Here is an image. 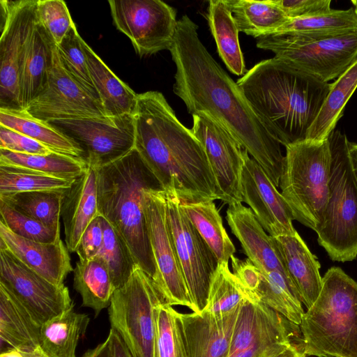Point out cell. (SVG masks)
Wrapping results in <instances>:
<instances>
[{"mask_svg":"<svg viewBox=\"0 0 357 357\" xmlns=\"http://www.w3.org/2000/svg\"><path fill=\"white\" fill-rule=\"evenodd\" d=\"M193 135L202 144L215 178L218 199L242 203L244 149L222 126L205 113L193 114Z\"/></svg>","mask_w":357,"mask_h":357,"instance_id":"cell-15","label":"cell"},{"mask_svg":"<svg viewBox=\"0 0 357 357\" xmlns=\"http://www.w3.org/2000/svg\"><path fill=\"white\" fill-rule=\"evenodd\" d=\"M0 109H23L20 79L38 23L37 0H1Z\"/></svg>","mask_w":357,"mask_h":357,"instance_id":"cell-10","label":"cell"},{"mask_svg":"<svg viewBox=\"0 0 357 357\" xmlns=\"http://www.w3.org/2000/svg\"><path fill=\"white\" fill-rule=\"evenodd\" d=\"M25 109L33 116L47 122L106 116L100 99L64 68L56 47L47 87Z\"/></svg>","mask_w":357,"mask_h":357,"instance_id":"cell-16","label":"cell"},{"mask_svg":"<svg viewBox=\"0 0 357 357\" xmlns=\"http://www.w3.org/2000/svg\"><path fill=\"white\" fill-rule=\"evenodd\" d=\"M275 238L289 278L302 303L308 309L322 287L320 264L297 231Z\"/></svg>","mask_w":357,"mask_h":357,"instance_id":"cell-23","label":"cell"},{"mask_svg":"<svg viewBox=\"0 0 357 357\" xmlns=\"http://www.w3.org/2000/svg\"><path fill=\"white\" fill-rule=\"evenodd\" d=\"M55 47L54 40L38 20L20 79V99L23 109L47 89Z\"/></svg>","mask_w":357,"mask_h":357,"instance_id":"cell-24","label":"cell"},{"mask_svg":"<svg viewBox=\"0 0 357 357\" xmlns=\"http://www.w3.org/2000/svg\"><path fill=\"white\" fill-rule=\"evenodd\" d=\"M73 275V287L81 296L82 306L91 308L96 317L108 308L115 289L107 265L101 257L79 259Z\"/></svg>","mask_w":357,"mask_h":357,"instance_id":"cell-29","label":"cell"},{"mask_svg":"<svg viewBox=\"0 0 357 357\" xmlns=\"http://www.w3.org/2000/svg\"><path fill=\"white\" fill-rule=\"evenodd\" d=\"M357 31V15L354 8L329 11L300 18L289 19L272 33H293L305 35L345 33ZM266 36V35H265Z\"/></svg>","mask_w":357,"mask_h":357,"instance_id":"cell-37","label":"cell"},{"mask_svg":"<svg viewBox=\"0 0 357 357\" xmlns=\"http://www.w3.org/2000/svg\"><path fill=\"white\" fill-rule=\"evenodd\" d=\"M83 47L89 73L107 116L132 114L137 93L121 81L86 42Z\"/></svg>","mask_w":357,"mask_h":357,"instance_id":"cell-25","label":"cell"},{"mask_svg":"<svg viewBox=\"0 0 357 357\" xmlns=\"http://www.w3.org/2000/svg\"><path fill=\"white\" fill-rule=\"evenodd\" d=\"M305 354L302 339L292 342L287 345L279 347L268 352L263 357H307Z\"/></svg>","mask_w":357,"mask_h":357,"instance_id":"cell-49","label":"cell"},{"mask_svg":"<svg viewBox=\"0 0 357 357\" xmlns=\"http://www.w3.org/2000/svg\"><path fill=\"white\" fill-rule=\"evenodd\" d=\"M102 223L103 243L98 255L106 262L116 290L127 282L137 265L126 243L103 217Z\"/></svg>","mask_w":357,"mask_h":357,"instance_id":"cell-39","label":"cell"},{"mask_svg":"<svg viewBox=\"0 0 357 357\" xmlns=\"http://www.w3.org/2000/svg\"><path fill=\"white\" fill-rule=\"evenodd\" d=\"M328 139L331 151L330 193L317 241L333 261H350L357 257V178L347 136L334 130Z\"/></svg>","mask_w":357,"mask_h":357,"instance_id":"cell-7","label":"cell"},{"mask_svg":"<svg viewBox=\"0 0 357 357\" xmlns=\"http://www.w3.org/2000/svg\"><path fill=\"white\" fill-rule=\"evenodd\" d=\"M286 154L279 187L294 219L317 233L329 197L331 151L328 139L292 144Z\"/></svg>","mask_w":357,"mask_h":357,"instance_id":"cell-6","label":"cell"},{"mask_svg":"<svg viewBox=\"0 0 357 357\" xmlns=\"http://www.w3.org/2000/svg\"><path fill=\"white\" fill-rule=\"evenodd\" d=\"M75 181L0 165V195L32 191L66 190L71 187Z\"/></svg>","mask_w":357,"mask_h":357,"instance_id":"cell-40","label":"cell"},{"mask_svg":"<svg viewBox=\"0 0 357 357\" xmlns=\"http://www.w3.org/2000/svg\"><path fill=\"white\" fill-rule=\"evenodd\" d=\"M116 29L140 56L169 50L176 31V10L160 0H109Z\"/></svg>","mask_w":357,"mask_h":357,"instance_id":"cell-13","label":"cell"},{"mask_svg":"<svg viewBox=\"0 0 357 357\" xmlns=\"http://www.w3.org/2000/svg\"><path fill=\"white\" fill-rule=\"evenodd\" d=\"M181 209L216 256L218 262H229L236 252L213 200L181 201Z\"/></svg>","mask_w":357,"mask_h":357,"instance_id":"cell-31","label":"cell"},{"mask_svg":"<svg viewBox=\"0 0 357 357\" xmlns=\"http://www.w3.org/2000/svg\"><path fill=\"white\" fill-rule=\"evenodd\" d=\"M0 126L25 135L54 152L84 159V152L77 143L26 109H0Z\"/></svg>","mask_w":357,"mask_h":357,"instance_id":"cell-28","label":"cell"},{"mask_svg":"<svg viewBox=\"0 0 357 357\" xmlns=\"http://www.w3.org/2000/svg\"><path fill=\"white\" fill-rule=\"evenodd\" d=\"M83 41L74 24L62 40L56 45V50L66 70L99 98L89 73Z\"/></svg>","mask_w":357,"mask_h":357,"instance_id":"cell-42","label":"cell"},{"mask_svg":"<svg viewBox=\"0 0 357 357\" xmlns=\"http://www.w3.org/2000/svg\"><path fill=\"white\" fill-rule=\"evenodd\" d=\"M82 357H110L108 337L96 347L87 350Z\"/></svg>","mask_w":357,"mask_h":357,"instance_id":"cell-52","label":"cell"},{"mask_svg":"<svg viewBox=\"0 0 357 357\" xmlns=\"http://www.w3.org/2000/svg\"><path fill=\"white\" fill-rule=\"evenodd\" d=\"M349 150L352 166L357 178V142H349Z\"/></svg>","mask_w":357,"mask_h":357,"instance_id":"cell-53","label":"cell"},{"mask_svg":"<svg viewBox=\"0 0 357 357\" xmlns=\"http://www.w3.org/2000/svg\"><path fill=\"white\" fill-rule=\"evenodd\" d=\"M178 314L165 302L156 306L155 357H188Z\"/></svg>","mask_w":357,"mask_h":357,"instance_id":"cell-41","label":"cell"},{"mask_svg":"<svg viewBox=\"0 0 357 357\" xmlns=\"http://www.w3.org/2000/svg\"><path fill=\"white\" fill-rule=\"evenodd\" d=\"M0 222L17 236L41 243H54L61 239L60 230L47 227L2 201H0Z\"/></svg>","mask_w":357,"mask_h":357,"instance_id":"cell-43","label":"cell"},{"mask_svg":"<svg viewBox=\"0 0 357 357\" xmlns=\"http://www.w3.org/2000/svg\"><path fill=\"white\" fill-rule=\"evenodd\" d=\"M143 203L148 237L155 265L153 281L166 303L172 306L183 305L197 312L169 231L165 190H145Z\"/></svg>","mask_w":357,"mask_h":357,"instance_id":"cell-12","label":"cell"},{"mask_svg":"<svg viewBox=\"0 0 357 357\" xmlns=\"http://www.w3.org/2000/svg\"><path fill=\"white\" fill-rule=\"evenodd\" d=\"M289 19L312 16L329 11L331 0H273Z\"/></svg>","mask_w":357,"mask_h":357,"instance_id":"cell-47","label":"cell"},{"mask_svg":"<svg viewBox=\"0 0 357 357\" xmlns=\"http://www.w3.org/2000/svg\"><path fill=\"white\" fill-rule=\"evenodd\" d=\"M301 338L299 326L289 322L264 335L248 348L231 353L227 357H263L268 352Z\"/></svg>","mask_w":357,"mask_h":357,"instance_id":"cell-45","label":"cell"},{"mask_svg":"<svg viewBox=\"0 0 357 357\" xmlns=\"http://www.w3.org/2000/svg\"><path fill=\"white\" fill-rule=\"evenodd\" d=\"M162 302L165 301L152 278L139 266L127 282L114 291L108 307L110 326L132 357H155V309Z\"/></svg>","mask_w":357,"mask_h":357,"instance_id":"cell-9","label":"cell"},{"mask_svg":"<svg viewBox=\"0 0 357 357\" xmlns=\"http://www.w3.org/2000/svg\"><path fill=\"white\" fill-rule=\"evenodd\" d=\"M0 248L9 250L26 266L53 284L61 287L73 271L69 251L63 241L41 243L17 236L0 222Z\"/></svg>","mask_w":357,"mask_h":357,"instance_id":"cell-20","label":"cell"},{"mask_svg":"<svg viewBox=\"0 0 357 357\" xmlns=\"http://www.w3.org/2000/svg\"><path fill=\"white\" fill-rule=\"evenodd\" d=\"M0 165L70 181L77 179L88 168L84 159L56 152L44 155L25 154L5 149H0Z\"/></svg>","mask_w":357,"mask_h":357,"instance_id":"cell-32","label":"cell"},{"mask_svg":"<svg viewBox=\"0 0 357 357\" xmlns=\"http://www.w3.org/2000/svg\"><path fill=\"white\" fill-rule=\"evenodd\" d=\"M236 84L267 130L284 146L307 139L331 86L274 57L257 63Z\"/></svg>","mask_w":357,"mask_h":357,"instance_id":"cell-3","label":"cell"},{"mask_svg":"<svg viewBox=\"0 0 357 357\" xmlns=\"http://www.w3.org/2000/svg\"><path fill=\"white\" fill-rule=\"evenodd\" d=\"M165 192L167 219L178 260L197 312H202L219 262L181 209L176 193Z\"/></svg>","mask_w":357,"mask_h":357,"instance_id":"cell-11","label":"cell"},{"mask_svg":"<svg viewBox=\"0 0 357 357\" xmlns=\"http://www.w3.org/2000/svg\"><path fill=\"white\" fill-rule=\"evenodd\" d=\"M74 303L43 323L40 345L50 357H77L76 349L88 328L90 318L75 310Z\"/></svg>","mask_w":357,"mask_h":357,"instance_id":"cell-27","label":"cell"},{"mask_svg":"<svg viewBox=\"0 0 357 357\" xmlns=\"http://www.w3.org/2000/svg\"><path fill=\"white\" fill-rule=\"evenodd\" d=\"M207 19L218 52L228 70L234 75L246 73L238 29L226 0L208 2Z\"/></svg>","mask_w":357,"mask_h":357,"instance_id":"cell-30","label":"cell"},{"mask_svg":"<svg viewBox=\"0 0 357 357\" xmlns=\"http://www.w3.org/2000/svg\"><path fill=\"white\" fill-rule=\"evenodd\" d=\"M0 149L25 154H49L52 151L38 141L0 126Z\"/></svg>","mask_w":357,"mask_h":357,"instance_id":"cell-46","label":"cell"},{"mask_svg":"<svg viewBox=\"0 0 357 357\" xmlns=\"http://www.w3.org/2000/svg\"><path fill=\"white\" fill-rule=\"evenodd\" d=\"M135 148L162 189L181 201L218 199L204 149L178 119L162 93L137 94L133 112Z\"/></svg>","mask_w":357,"mask_h":357,"instance_id":"cell-2","label":"cell"},{"mask_svg":"<svg viewBox=\"0 0 357 357\" xmlns=\"http://www.w3.org/2000/svg\"><path fill=\"white\" fill-rule=\"evenodd\" d=\"M258 48L323 82L337 79L357 59V31L305 35L272 33L257 38Z\"/></svg>","mask_w":357,"mask_h":357,"instance_id":"cell-8","label":"cell"},{"mask_svg":"<svg viewBox=\"0 0 357 357\" xmlns=\"http://www.w3.org/2000/svg\"><path fill=\"white\" fill-rule=\"evenodd\" d=\"M0 284L9 290L41 325L73 303L68 288L58 287L0 248Z\"/></svg>","mask_w":357,"mask_h":357,"instance_id":"cell-17","label":"cell"},{"mask_svg":"<svg viewBox=\"0 0 357 357\" xmlns=\"http://www.w3.org/2000/svg\"><path fill=\"white\" fill-rule=\"evenodd\" d=\"M49 123L81 146L88 166L94 169L116 161L135 148L133 114Z\"/></svg>","mask_w":357,"mask_h":357,"instance_id":"cell-14","label":"cell"},{"mask_svg":"<svg viewBox=\"0 0 357 357\" xmlns=\"http://www.w3.org/2000/svg\"><path fill=\"white\" fill-rule=\"evenodd\" d=\"M65 242L70 252H75L82 234L90 223L100 216L96 173L88 166L84 173L66 190L62 201Z\"/></svg>","mask_w":357,"mask_h":357,"instance_id":"cell-22","label":"cell"},{"mask_svg":"<svg viewBox=\"0 0 357 357\" xmlns=\"http://www.w3.org/2000/svg\"><path fill=\"white\" fill-rule=\"evenodd\" d=\"M238 31L255 38L267 35L289 18L273 0H226Z\"/></svg>","mask_w":357,"mask_h":357,"instance_id":"cell-34","label":"cell"},{"mask_svg":"<svg viewBox=\"0 0 357 357\" xmlns=\"http://www.w3.org/2000/svg\"><path fill=\"white\" fill-rule=\"evenodd\" d=\"M0 357H50L40 345L12 348L1 351Z\"/></svg>","mask_w":357,"mask_h":357,"instance_id":"cell-50","label":"cell"},{"mask_svg":"<svg viewBox=\"0 0 357 357\" xmlns=\"http://www.w3.org/2000/svg\"><path fill=\"white\" fill-rule=\"evenodd\" d=\"M66 190L32 191L0 195L2 201L20 212L60 230L61 205Z\"/></svg>","mask_w":357,"mask_h":357,"instance_id":"cell-36","label":"cell"},{"mask_svg":"<svg viewBox=\"0 0 357 357\" xmlns=\"http://www.w3.org/2000/svg\"><path fill=\"white\" fill-rule=\"evenodd\" d=\"M250 296L229 270L228 262L218 263L204 311L220 316L229 314Z\"/></svg>","mask_w":357,"mask_h":357,"instance_id":"cell-38","label":"cell"},{"mask_svg":"<svg viewBox=\"0 0 357 357\" xmlns=\"http://www.w3.org/2000/svg\"><path fill=\"white\" fill-rule=\"evenodd\" d=\"M110 357H132L118 333L110 328L108 336Z\"/></svg>","mask_w":357,"mask_h":357,"instance_id":"cell-51","label":"cell"},{"mask_svg":"<svg viewBox=\"0 0 357 357\" xmlns=\"http://www.w3.org/2000/svg\"><path fill=\"white\" fill-rule=\"evenodd\" d=\"M299 328L307 356L357 357V282L342 268H330Z\"/></svg>","mask_w":357,"mask_h":357,"instance_id":"cell-5","label":"cell"},{"mask_svg":"<svg viewBox=\"0 0 357 357\" xmlns=\"http://www.w3.org/2000/svg\"><path fill=\"white\" fill-rule=\"evenodd\" d=\"M198 26L184 15L169 49L176 66L174 93L193 115L205 113L227 130L279 187L284 155L240 88L201 42Z\"/></svg>","mask_w":357,"mask_h":357,"instance_id":"cell-1","label":"cell"},{"mask_svg":"<svg viewBox=\"0 0 357 357\" xmlns=\"http://www.w3.org/2000/svg\"><path fill=\"white\" fill-rule=\"evenodd\" d=\"M226 218L248 259L260 271H277L290 279L275 238L266 233L250 208L241 203L229 205Z\"/></svg>","mask_w":357,"mask_h":357,"instance_id":"cell-21","label":"cell"},{"mask_svg":"<svg viewBox=\"0 0 357 357\" xmlns=\"http://www.w3.org/2000/svg\"><path fill=\"white\" fill-rule=\"evenodd\" d=\"M241 196L269 235L277 237L296 232L290 207L263 168L243 150Z\"/></svg>","mask_w":357,"mask_h":357,"instance_id":"cell-18","label":"cell"},{"mask_svg":"<svg viewBox=\"0 0 357 357\" xmlns=\"http://www.w3.org/2000/svg\"><path fill=\"white\" fill-rule=\"evenodd\" d=\"M240 308L220 316L178 312L188 357H227Z\"/></svg>","mask_w":357,"mask_h":357,"instance_id":"cell-19","label":"cell"},{"mask_svg":"<svg viewBox=\"0 0 357 357\" xmlns=\"http://www.w3.org/2000/svg\"><path fill=\"white\" fill-rule=\"evenodd\" d=\"M260 272L259 283L251 297L299 326L305 311L291 280L277 271Z\"/></svg>","mask_w":357,"mask_h":357,"instance_id":"cell-35","label":"cell"},{"mask_svg":"<svg viewBox=\"0 0 357 357\" xmlns=\"http://www.w3.org/2000/svg\"><path fill=\"white\" fill-rule=\"evenodd\" d=\"M103 243L102 217L95 218L82 236L76 253L79 260H89L98 255Z\"/></svg>","mask_w":357,"mask_h":357,"instance_id":"cell-48","label":"cell"},{"mask_svg":"<svg viewBox=\"0 0 357 357\" xmlns=\"http://www.w3.org/2000/svg\"><path fill=\"white\" fill-rule=\"evenodd\" d=\"M357 88V59L334 82L311 126L306 140L328 139L342 116L344 108Z\"/></svg>","mask_w":357,"mask_h":357,"instance_id":"cell-33","label":"cell"},{"mask_svg":"<svg viewBox=\"0 0 357 357\" xmlns=\"http://www.w3.org/2000/svg\"><path fill=\"white\" fill-rule=\"evenodd\" d=\"M100 215L126 243L137 264L152 280L155 265L148 237L144 192L163 190L134 148L123 157L95 169Z\"/></svg>","mask_w":357,"mask_h":357,"instance_id":"cell-4","label":"cell"},{"mask_svg":"<svg viewBox=\"0 0 357 357\" xmlns=\"http://www.w3.org/2000/svg\"><path fill=\"white\" fill-rule=\"evenodd\" d=\"M351 2L354 6L353 8H354V12H355L356 15H357V0H351Z\"/></svg>","mask_w":357,"mask_h":357,"instance_id":"cell-54","label":"cell"},{"mask_svg":"<svg viewBox=\"0 0 357 357\" xmlns=\"http://www.w3.org/2000/svg\"><path fill=\"white\" fill-rule=\"evenodd\" d=\"M41 324L4 286L0 284L1 350L40 345Z\"/></svg>","mask_w":357,"mask_h":357,"instance_id":"cell-26","label":"cell"},{"mask_svg":"<svg viewBox=\"0 0 357 357\" xmlns=\"http://www.w3.org/2000/svg\"><path fill=\"white\" fill-rule=\"evenodd\" d=\"M37 16L56 45L74 24L66 3L62 0H37Z\"/></svg>","mask_w":357,"mask_h":357,"instance_id":"cell-44","label":"cell"}]
</instances>
